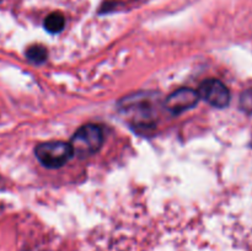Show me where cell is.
<instances>
[{
  "label": "cell",
  "instance_id": "obj_4",
  "mask_svg": "<svg viewBox=\"0 0 252 251\" xmlns=\"http://www.w3.org/2000/svg\"><path fill=\"white\" fill-rule=\"evenodd\" d=\"M199 95L196 90L189 88H182L172 93L165 101V106L171 113H182L191 110L198 103Z\"/></svg>",
  "mask_w": 252,
  "mask_h": 251
},
{
  "label": "cell",
  "instance_id": "obj_2",
  "mask_svg": "<svg viewBox=\"0 0 252 251\" xmlns=\"http://www.w3.org/2000/svg\"><path fill=\"white\" fill-rule=\"evenodd\" d=\"M34 153L38 161L49 169L63 166L74 155L70 144L65 142L42 143L37 145Z\"/></svg>",
  "mask_w": 252,
  "mask_h": 251
},
{
  "label": "cell",
  "instance_id": "obj_7",
  "mask_svg": "<svg viewBox=\"0 0 252 251\" xmlns=\"http://www.w3.org/2000/svg\"><path fill=\"white\" fill-rule=\"evenodd\" d=\"M240 107L244 112L252 115V88L243 93L240 97Z\"/></svg>",
  "mask_w": 252,
  "mask_h": 251
},
{
  "label": "cell",
  "instance_id": "obj_6",
  "mask_svg": "<svg viewBox=\"0 0 252 251\" xmlns=\"http://www.w3.org/2000/svg\"><path fill=\"white\" fill-rule=\"evenodd\" d=\"M27 58L30 59L33 63H43L47 58V51L42 46H32L31 48H29V51L26 52Z\"/></svg>",
  "mask_w": 252,
  "mask_h": 251
},
{
  "label": "cell",
  "instance_id": "obj_5",
  "mask_svg": "<svg viewBox=\"0 0 252 251\" xmlns=\"http://www.w3.org/2000/svg\"><path fill=\"white\" fill-rule=\"evenodd\" d=\"M65 20L61 12H52L44 20V29L51 33H58L64 29Z\"/></svg>",
  "mask_w": 252,
  "mask_h": 251
},
{
  "label": "cell",
  "instance_id": "obj_1",
  "mask_svg": "<svg viewBox=\"0 0 252 251\" xmlns=\"http://www.w3.org/2000/svg\"><path fill=\"white\" fill-rule=\"evenodd\" d=\"M102 143V129L96 125H85L76 130L69 144L74 154L80 155V157H89L98 152Z\"/></svg>",
  "mask_w": 252,
  "mask_h": 251
},
{
  "label": "cell",
  "instance_id": "obj_3",
  "mask_svg": "<svg viewBox=\"0 0 252 251\" xmlns=\"http://www.w3.org/2000/svg\"><path fill=\"white\" fill-rule=\"evenodd\" d=\"M199 98H203L207 103L217 108H224L230 102V91L229 89L217 79H208L203 81L197 91Z\"/></svg>",
  "mask_w": 252,
  "mask_h": 251
}]
</instances>
